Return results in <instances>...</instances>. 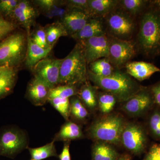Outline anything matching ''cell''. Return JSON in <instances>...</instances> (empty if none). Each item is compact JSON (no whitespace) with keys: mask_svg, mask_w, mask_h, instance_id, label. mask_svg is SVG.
<instances>
[{"mask_svg":"<svg viewBox=\"0 0 160 160\" xmlns=\"http://www.w3.org/2000/svg\"><path fill=\"white\" fill-rule=\"evenodd\" d=\"M47 42L50 46H54L58 40L63 36H68L66 29L59 21L49 24L44 27Z\"/></svg>","mask_w":160,"mask_h":160,"instance_id":"24","label":"cell"},{"mask_svg":"<svg viewBox=\"0 0 160 160\" xmlns=\"http://www.w3.org/2000/svg\"><path fill=\"white\" fill-rule=\"evenodd\" d=\"M18 76V68L0 66V100L12 93Z\"/></svg>","mask_w":160,"mask_h":160,"instance_id":"15","label":"cell"},{"mask_svg":"<svg viewBox=\"0 0 160 160\" xmlns=\"http://www.w3.org/2000/svg\"><path fill=\"white\" fill-rule=\"evenodd\" d=\"M118 158L117 151L106 143H97L92 147L93 160H117Z\"/></svg>","mask_w":160,"mask_h":160,"instance_id":"23","label":"cell"},{"mask_svg":"<svg viewBox=\"0 0 160 160\" xmlns=\"http://www.w3.org/2000/svg\"><path fill=\"white\" fill-rule=\"evenodd\" d=\"M105 35L102 21L97 18H90L82 29L71 37L80 42L91 38Z\"/></svg>","mask_w":160,"mask_h":160,"instance_id":"18","label":"cell"},{"mask_svg":"<svg viewBox=\"0 0 160 160\" xmlns=\"http://www.w3.org/2000/svg\"><path fill=\"white\" fill-rule=\"evenodd\" d=\"M122 118L110 115L100 119L92 124L89 129L92 138L112 144L120 142L125 127Z\"/></svg>","mask_w":160,"mask_h":160,"instance_id":"5","label":"cell"},{"mask_svg":"<svg viewBox=\"0 0 160 160\" xmlns=\"http://www.w3.org/2000/svg\"><path fill=\"white\" fill-rule=\"evenodd\" d=\"M18 2L17 0H0V14L10 18Z\"/></svg>","mask_w":160,"mask_h":160,"instance_id":"32","label":"cell"},{"mask_svg":"<svg viewBox=\"0 0 160 160\" xmlns=\"http://www.w3.org/2000/svg\"><path fill=\"white\" fill-rule=\"evenodd\" d=\"M17 27L16 24L12 21L6 19L0 14V41L6 38Z\"/></svg>","mask_w":160,"mask_h":160,"instance_id":"31","label":"cell"},{"mask_svg":"<svg viewBox=\"0 0 160 160\" xmlns=\"http://www.w3.org/2000/svg\"><path fill=\"white\" fill-rule=\"evenodd\" d=\"M121 141L126 149L135 154L142 152L146 145V137L142 128L133 124L125 126Z\"/></svg>","mask_w":160,"mask_h":160,"instance_id":"11","label":"cell"},{"mask_svg":"<svg viewBox=\"0 0 160 160\" xmlns=\"http://www.w3.org/2000/svg\"><path fill=\"white\" fill-rule=\"evenodd\" d=\"M70 104V116L71 115L75 118L80 121L85 120L88 117V112L78 98H72Z\"/></svg>","mask_w":160,"mask_h":160,"instance_id":"27","label":"cell"},{"mask_svg":"<svg viewBox=\"0 0 160 160\" xmlns=\"http://www.w3.org/2000/svg\"><path fill=\"white\" fill-rule=\"evenodd\" d=\"M78 94L85 105L90 109H93L97 106L98 97L96 87L92 86L89 82L83 83L79 89Z\"/></svg>","mask_w":160,"mask_h":160,"instance_id":"21","label":"cell"},{"mask_svg":"<svg viewBox=\"0 0 160 160\" xmlns=\"http://www.w3.org/2000/svg\"><path fill=\"white\" fill-rule=\"evenodd\" d=\"M62 61L63 59L47 57L39 62L31 70L35 77L52 89L59 85L60 67Z\"/></svg>","mask_w":160,"mask_h":160,"instance_id":"7","label":"cell"},{"mask_svg":"<svg viewBox=\"0 0 160 160\" xmlns=\"http://www.w3.org/2000/svg\"><path fill=\"white\" fill-rule=\"evenodd\" d=\"M144 160H160V145H153Z\"/></svg>","mask_w":160,"mask_h":160,"instance_id":"38","label":"cell"},{"mask_svg":"<svg viewBox=\"0 0 160 160\" xmlns=\"http://www.w3.org/2000/svg\"><path fill=\"white\" fill-rule=\"evenodd\" d=\"M83 132L81 127L77 124L67 121L61 126L59 131L52 139L55 142H69L71 140L78 139L83 137Z\"/></svg>","mask_w":160,"mask_h":160,"instance_id":"19","label":"cell"},{"mask_svg":"<svg viewBox=\"0 0 160 160\" xmlns=\"http://www.w3.org/2000/svg\"><path fill=\"white\" fill-rule=\"evenodd\" d=\"M33 2L36 6H38L39 8L42 10L44 13L56 6H59L60 4L62 5L63 3V1L57 0H37Z\"/></svg>","mask_w":160,"mask_h":160,"instance_id":"33","label":"cell"},{"mask_svg":"<svg viewBox=\"0 0 160 160\" xmlns=\"http://www.w3.org/2000/svg\"><path fill=\"white\" fill-rule=\"evenodd\" d=\"M78 92L76 85H59L51 89L49 99L56 98H69L78 94Z\"/></svg>","mask_w":160,"mask_h":160,"instance_id":"25","label":"cell"},{"mask_svg":"<svg viewBox=\"0 0 160 160\" xmlns=\"http://www.w3.org/2000/svg\"><path fill=\"white\" fill-rule=\"evenodd\" d=\"M152 91L156 102L160 106V83L153 86Z\"/></svg>","mask_w":160,"mask_h":160,"instance_id":"40","label":"cell"},{"mask_svg":"<svg viewBox=\"0 0 160 160\" xmlns=\"http://www.w3.org/2000/svg\"><path fill=\"white\" fill-rule=\"evenodd\" d=\"M98 99L100 110L104 113L111 112L116 102L117 99L114 96L107 92L99 93Z\"/></svg>","mask_w":160,"mask_h":160,"instance_id":"28","label":"cell"},{"mask_svg":"<svg viewBox=\"0 0 160 160\" xmlns=\"http://www.w3.org/2000/svg\"><path fill=\"white\" fill-rule=\"evenodd\" d=\"M91 18L86 12L76 9H67L61 22L70 36L77 33Z\"/></svg>","mask_w":160,"mask_h":160,"instance_id":"12","label":"cell"},{"mask_svg":"<svg viewBox=\"0 0 160 160\" xmlns=\"http://www.w3.org/2000/svg\"><path fill=\"white\" fill-rule=\"evenodd\" d=\"M54 142L52 140L50 142L41 147H28L27 149L30 153V160H43L50 157H58V155Z\"/></svg>","mask_w":160,"mask_h":160,"instance_id":"22","label":"cell"},{"mask_svg":"<svg viewBox=\"0 0 160 160\" xmlns=\"http://www.w3.org/2000/svg\"><path fill=\"white\" fill-rule=\"evenodd\" d=\"M63 3L68 9H80L88 13V0H68L63 1Z\"/></svg>","mask_w":160,"mask_h":160,"instance_id":"35","label":"cell"},{"mask_svg":"<svg viewBox=\"0 0 160 160\" xmlns=\"http://www.w3.org/2000/svg\"><path fill=\"white\" fill-rule=\"evenodd\" d=\"M138 43L144 54L151 55L160 52V11L152 9L143 15L140 22Z\"/></svg>","mask_w":160,"mask_h":160,"instance_id":"3","label":"cell"},{"mask_svg":"<svg viewBox=\"0 0 160 160\" xmlns=\"http://www.w3.org/2000/svg\"><path fill=\"white\" fill-rule=\"evenodd\" d=\"M48 102L59 112L65 120L67 121H69L70 108L69 98H52L49 99Z\"/></svg>","mask_w":160,"mask_h":160,"instance_id":"26","label":"cell"},{"mask_svg":"<svg viewBox=\"0 0 160 160\" xmlns=\"http://www.w3.org/2000/svg\"><path fill=\"white\" fill-rule=\"evenodd\" d=\"M67 9H65L60 7L59 6H56L50 9L49 11L44 12V14L46 17L52 18L55 17L61 18V19L66 14Z\"/></svg>","mask_w":160,"mask_h":160,"instance_id":"37","label":"cell"},{"mask_svg":"<svg viewBox=\"0 0 160 160\" xmlns=\"http://www.w3.org/2000/svg\"><path fill=\"white\" fill-rule=\"evenodd\" d=\"M29 37L33 42L42 48L47 49L52 47L49 46L47 42L44 27L38 26Z\"/></svg>","mask_w":160,"mask_h":160,"instance_id":"30","label":"cell"},{"mask_svg":"<svg viewBox=\"0 0 160 160\" xmlns=\"http://www.w3.org/2000/svg\"><path fill=\"white\" fill-rule=\"evenodd\" d=\"M89 70L93 71L96 69H113L108 58L99 59L89 64Z\"/></svg>","mask_w":160,"mask_h":160,"instance_id":"36","label":"cell"},{"mask_svg":"<svg viewBox=\"0 0 160 160\" xmlns=\"http://www.w3.org/2000/svg\"><path fill=\"white\" fill-rule=\"evenodd\" d=\"M78 42L83 46L87 64L109 57V40L106 35L91 38Z\"/></svg>","mask_w":160,"mask_h":160,"instance_id":"10","label":"cell"},{"mask_svg":"<svg viewBox=\"0 0 160 160\" xmlns=\"http://www.w3.org/2000/svg\"><path fill=\"white\" fill-rule=\"evenodd\" d=\"M27 49L25 65L29 69H32L41 60L48 57L53 46L48 49L42 48L32 42L29 36H27Z\"/></svg>","mask_w":160,"mask_h":160,"instance_id":"17","label":"cell"},{"mask_svg":"<svg viewBox=\"0 0 160 160\" xmlns=\"http://www.w3.org/2000/svg\"><path fill=\"white\" fill-rule=\"evenodd\" d=\"M51 89L36 77L29 82L26 96L28 99L35 106H42L48 102Z\"/></svg>","mask_w":160,"mask_h":160,"instance_id":"13","label":"cell"},{"mask_svg":"<svg viewBox=\"0 0 160 160\" xmlns=\"http://www.w3.org/2000/svg\"><path fill=\"white\" fill-rule=\"evenodd\" d=\"M27 34L16 32L0 42V66L17 68L26 59Z\"/></svg>","mask_w":160,"mask_h":160,"instance_id":"4","label":"cell"},{"mask_svg":"<svg viewBox=\"0 0 160 160\" xmlns=\"http://www.w3.org/2000/svg\"><path fill=\"white\" fill-rule=\"evenodd\" d=\"M28 144L27 135L17 127L7 126L0 130V156L14 158L29 147Z\"/></svg>","mask_w":160,"mask_h":160,"instance_id":"6","label":"cell"},{"mask_svg":"<svg viewBox=\"0 0 160 160\" xmlns=\"http://www.w3.org/2000/svg\"><path fill=\"white\" fill-rule=\"evenodd\" d=\"M119 2L122 8L132 15L139 13L146 2V1L143 0H122Z\"/></svg>","mask_w":160,"mask_h":160,"instance_id":"29","label":"cell"},{"mask_svg":"<svg viewBox=\"0 0 160 160\" xmlns=\"http://www.w3.org/2000/svg\"><path fill=\"white\" fill-rule=\"evenodd\" d=\"M107 25L110 33L114 38L129 41L133 34L135 23L127 13L112 11L107 18Z\"/></svg>","mask_w":160,"mask_h":160,"instance_id":"8","label":"cell"},{"mask_svg":"<svg viewBox=\"0 0 160 160\" xmlns=\"http://www.w3.org/2000/svg\"><path fill=\"white\" fill-rule=\"evenodd\" d=\"M125 66L127 74L140 81L149 78L156 72H160V68L147 62H129Z\"/></svg>","mask_w":160,"mask_h":160,"instance_id":"16","label":"cell"},{"mask_svg":"<svg viewBox=\"0 0 160 160\" xmlns=\"http://www.w3.org/2000/svg\"><path fill=\"white\" fill-rule=\"evenodd\" d=\"M125 102L123 106L124 111L132 115H137L149 108L152 99L148 92L141 90Z\"/></svg>","mask_w":160,"mask_h":160,"instance_id":"14","label":"cell"},{"mask_svg":"<svg viewBox=\"0 0 160 160\" xmlns=\"http://www.w3.org/2000/svg\"><path fill=\"white\" fill-rule=\"evenodd\" d=\"M70 142H66L64 143L62 150L58 157L60 160H71V155L69 151Z\"/></svg>","mask_w":160,"mask_h":160,"instance_id":"39","label":"cell"},{"mask_svg":"<svg viewBox=\"0 0 160 160\" xmlns=\"http://www.w3.org/2000/svg\"><path fill=\"white\" fill-rule=\"evenodd\" d=\"M149 126L152 134L160 139V112H156L152 115Z\"/></svg>","mask_w":160,"mask_h":160,"instance_id":"34","label":"cell"},{"mask_svg":"<svg viewBox=\"0 0 160 160\" xmlns=\"http://www.w3.org/2000/svg\"><path fill=\"white\" fill-rule=\"evenodd\" d=\"M117 160H132L131 157L128 154H124L119 157Z\"/></svg>","mask_w":160,"mask_h":160,"instance_id":"41","label":"cell"},{"mask_svg":"<svg viewBox=\"0 0 160 160\" xmlns=\"http://www.w3.org/2000/svg\"><path fill=\"white\" fill-rule=\"evenodd\" d=\"M84 49L78 42L66 58L60 67L59 85H76L87 82L88 75Z\"/></svg>","mask_w":160,"mask_h":160,"instance_id":"2","label":"cell"},{"mask_svg":"<svg viewBox=\"0 0 160 160\" xmlns=\"http://www.w3.org/2000/svg\"><path fill=\"white\" fill-rule=\"evenodd\" d=\"M87 75L96 87L112 95L121 102H126L141 90L130 76L119 70H114L109 76L102 77L88 70Z\"/></svg>","mask_w":160,"mask_h":160,"instance_id":"1","label":"cell"},{"mask_svg":"<svg viewBox=\"0 0 160 160\" xmlns=\"http://www.w3.org/2000/svg\"><path fill=\"white\" fill-rule=\"evenodd\" d=\"M118 3L115 0H88V14L91 18L109 14Z\"/></svg>","mask_w":160,"mask_h":160,"instance_id":"20","label":"cell"},{"mask_svg":"<svg viewBox=\"0 0 160 160\" xmlns=\"http://www.w3.org/2000/svg\"><path fill=\"white\" fill-rule=\"evenodd\" d=\"M135 48L132 42L112 38L109 40V57L111 64L115 67L126 66L135 54Z\"/></svg>","mask_w":160,"mask_h":160,"instance_id":"9","label":"cell"}]
</instances>
